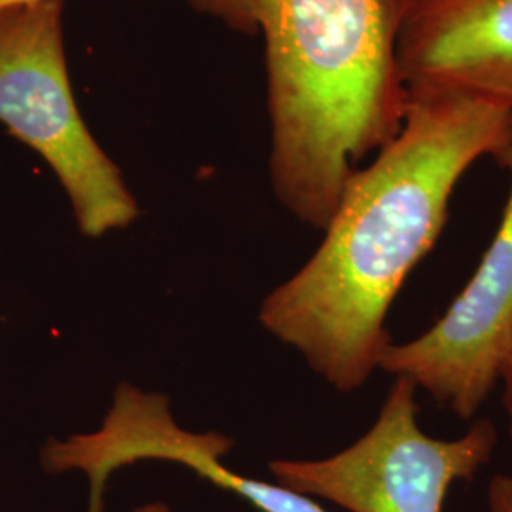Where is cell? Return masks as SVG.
<instances>
[{
    "label": "cell",
    "mask_w": 512,
    "mask_h": 512,
    "mask_svg": "<svg viewBox=\"0 0 512 512\" xmlns=\"http://www.w3.org/2000/svg\"><path fill=\"white\" fill-rule=\"evenodd\" d=\"M495 162L511 173L501 224L471 281L429 330L389 344L378 368L427 391L461 420H471L499 382L512 342V114Z\"/></svg>",
    "instance_id": "obj_5"
},
{
    "label": "cell",
    "mask_w": 512,
    "mask_h": 512,
    "mask_svg": "<svg viewBox=\"0 0 512 512\" xmlns=\"http://www.w3.org/2000/svg\"><path fill=\"white\" fill-rule=\"evenodd\" d=\"M408 92H452L512 109V0H408L399 37Z\"/></svg>",
    "instance_id": "obj_7"
},
{
    "label": "cell",
    "mask_w": 512,
    "mask_h": 512,
    "mask_svg": "<svg viewBox=\"0 0 512 512\" xmlns=\"http://www.w3.org/2000/svg\"><path fill=\"white\" fill-rule=\"evenodd\" d=\"M499 382H503V406H505V414L509 420V437H511L512 448V342L509 353L501 366V374H499ZM512 478V473L511 475Z\"/></svg>",
    "instance_id": "obj_9"
},
{
    "label": "cell",
    "mask_w": 512,
    "mask_h": 512,
    "mask_svg": "<svg viewBox=\"0 0 512 512\" xmlns=\"http://www.w3.org/2000/svg\"><path fill=\"white\" fill-rule=\"evenodd\" d=\"M511 114L473 95L408 92L399 133L351 175L319 249L266 296L262 327L334 389L363 387L404 281L439 241L461 177L505 145Z\"/></svg>",
    "instance_id": "obj_1"
},
{
    "label": "cell",
    "mask_w": 512,
    "mask_h": 512,
    "mask_svg": "<svg viewBox=\"0 0 512 512\" xmlns=\"http://www.w3.org/2000/svg\"><path fill=\"white\" fill-rule=\"evenodd\" d=\"M232 440L219 433H190L173 420L164 395L120 384L103 425L86 435L50 440L42 450V467L50 475L82 471L90 478V511L103 512L109 476L143 459L175 461L198 471L222 490L247 499L260 512H327L310 495L281 484L260 482L232 473L222 456Z\"/></svg>",
    "instance_id": "obj_6"
},
{
    "label": "cell",
    "mask_w": 512,
    "mask_h": 512,
    "mask_svg": "<svg viewBox=\"0 0 512 512\" xmlns=\"http://www.w3.org/2000/svg\"><path fill=\"white\" fill-rule=\"evenodd\" d=\"M418 387L395 378L378 420L346 450L325 459H275L277 484L349 512H442L459 480L494 456L497 433L478 420L459 439H433L418 423Z\"/></svg>",
    "instance_id": "obj_4"
},
{
    "label": "cell",
    "mask_w": 512,
    "mask_h": 512,
    "mask_svg": "<svg viewBox=\"0 0 512 512\" xmlns=\"http://www.w3.org/2000/svg\"><path fill=\"white\" fill-rule=\"evenodd\" d=\"M488 512H512V478L495 475L488 486Z\"/></svg>",
    "instance_id": "obj_8"
},
{
    "label": "cell",
    "mask_w": 512,
    "mask_h": 512,
    "mask_svg": "<svg viewBox=\"0 0 512 512\" xmlns=\"http://www.w3.org/2000/svg\"><path fill=\"white\" fill-rule=\"evenodd\" d=\"M262 37L277 200L325 230L357 165L403 126L399 37L408 0H186Z\"/></svg>",
    "instance_id": "obj_2"
},
{
    "label": "cell",
    "mask_w": 512,
    "mask_h": 512,
    "mask_svg": "<svg viewBox=\"0 0 512 512\" xmlns=\"http://www.w3.org/2000/svg\"><path fill=\"white\" fill-rule=\"evenodd\" d=\"M63 10V0L0 8V124L54 171L80 232L103 238L131 226L139 205L76 105Z\"/></svg>",
    "instance_id": "obj_3"
},
{
    "label": "cell",
    "mask_w": 512,
    "mask_h": 512,
    "mask_svg": "<svg viewBox=\"0 0 512 512\" xmlns=\"http://www.w3.org/2000/svg\"><path fill=\"white\" fill-rule=\"evenodd\" d=\"M23 2H31V0H0V8L14 6V4H23Z\"/></svg>",
    "instance_id": "obj_10"
}]
</instances>
